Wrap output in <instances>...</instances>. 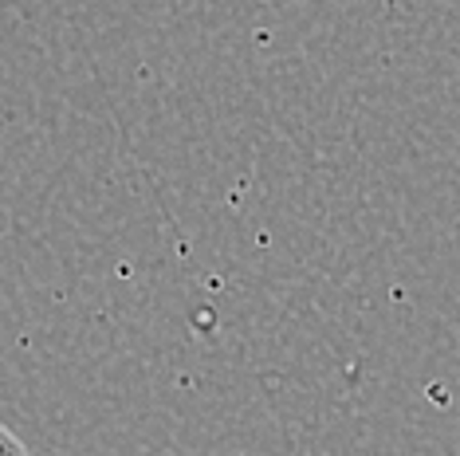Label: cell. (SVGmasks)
Returning a JSON list of instances; mask_svg holds the SVG:
<instances>
[{"instance_id":"cell-1","label":"cell","mask_w":460,"mask_h":456,"mask_svg":"<svg viewBox=\"0 0 460 456\" xmlns=\"http://www.w3.org/2000/svg\"><path fill=\"white\" fill-rule=\"evenodd\" d=\"M0 456H32V452H28V444L8 425H0Z\"/></svg>"}]
</instances>
